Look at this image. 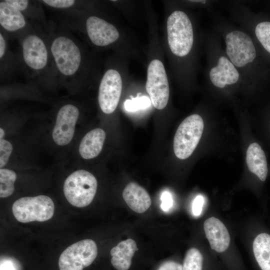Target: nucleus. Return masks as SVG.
Returning a JSON list of instances; mask_svg holds the SVG:
<instances>
[{
  "label": "nucleus",
  "instance_id": "30",
  "mask_svg": "<svg viewBox=\"0 0 270 270\" xmlns=\"http://www.w3.org/2000/svg\"><path fill=\"white\" fill-rule=\"evenodd\" d=\"M204 202V198L201 194L198 195L194 198L192 204V212L194 216H198L200 215Z\"/></svg>",
  "mask_w": 270,
  "mask_h": 270
},
{
  "label": "nucleus",
  "instance_id": "9",
  "mask_svg": "<svg viewBox=\"0 0 270 270\" xmlns=\"http://www.w3.org/2000/svg\"><path fill=\"white\" fill-rule=\"evenodd\" d=\"M146 87L153 106L158 110L164 108L169 99L170 88L164 66L158 59L148 64Z\"/></svg>",
  "mask_w": 270,
  "mask_h": 270
},
{
  "label": "nucleus",
  "instance_id": "4",
  "mask_svg": "<svg viewBox=\"0 0 270 270\" xmlns=\"http://www.w3.org/2000/svg\"><path fill=\"white\" fill-rule=\"evenodd\" d=\"M166 29L172 53L179 57L188 55L194 43L192 26L188 15L181 10L174 11L168 18Z\"/></svg>",
  "mask_w": 270,
  "mask_h": 270
},
{
  "label": "nucleus",
  "instance_id": "13",
  "mask_svg": "<svg viewBox=\"0 0 270 270\" xmlns=\"http://www.w3.org/2000/svg\"><path fill=\"white\" fill-rule=\"evenodd\" d=\"M0 30L7 35L18 37L26 31L32 24L25 15L4 0L0 1Z\"/></svg>",
  "mask_w": 270,
  "mask_h": 270
},
{
  "label": "nucleus",
  "instance_id": "15",
  "mask_svg": "<svg viewBox=\"0 0 270 270\" xmlns=\"http://www.w3.org/2000/svg\"><path fill=\"white\" fill-rule=\"evenodd\" d=\"M217 62L216 66L212 68L209 72L212 83L221 88L236 83L240 78V74L228 58L221 56Z\"/></svg>",
  "mask_w": 270,
  "mask_h": 270
},
{
  "label": "nucleus",
  "instance_id": "20",
  "mask_svg": "<svg viewBox=\"0 0 270 270\" xmlns=\"http://www.w3.org/2000/svg\"><path fill=\"white\" fill-rule=\"evenodd\" d=\"M253 252L262 270H270V235L258 234L253 242Z\"/></svg>",
  "mask_w": 270,
  "mask_h": 270
},
{
  "label": "nucleus",
  "instance_id": "22",
  "mask_svg": "<svg viewBox=\"0 0 270 270\" xmlns=\"http://www.w3.org/2000/svg\"><path fill=\"white\" fill-rule=\"evenodd\" d=\"M8 36L2 30L0 32V60L1 75L11 72L18 62L14 54L9 50Z\"/></svg>",
  "mask_w": 270,
  "mask_h": 270
},
{
  "label": "nucleus",
  "instance_id": "7",
  "mask_svg": "<svg viewBox=\"0 0 270 270\" xmlns=\"http://www.w3.org/2000/svg\"><path fill=\"white\" fill-rule=\"evenodd\" d=\"M202 118L198 114L186 117L180 124L174 139L176 156L184 160L190 156L197 146L204 130Z\"/></svg>",
  "mask_w": 270,
  "mask_h": 270
},
{
  "label": "nucleus",
  "instance_id": "21",
  "mask_svg": "<svg viewBox=\"0 0 270 270\" xmlns=\"http://www.w3.org/2000/svg\"><path fill=\"white\" fill-rule=\"evenodd\" d=\"M9 4L22 12L28 19L46 25L45 16L38 2L26 0H6Z\"/></svg>",
  "mask_w": 270,
  "mask_h": 270
},
{
  "label": "nucleus",
  "instance_id": "19",
  "mask_svg": "<svg viewBox=\"0 0 270 270\" xmlns=\"http://www.w3.org/2000/svg\"><path fill=\"white\" fill-rule=\"evenodd\" d=\"M246 162L248 170L264 182L268 174V165L265 154L256 142L251 144L248 147Z\"/></svg>",
  "mask_w": 270,
  "mask_h": 270
},
{
  "label": "nucleus",
  "instance_id": "18",
  "mask_svg": "<svg viewBox=\"0 0 270 270\" xmlns=\"http://www.w3.org/2000/svg\"><path fill=\"white\" fill-rule=\"evenodd\" d=\"M138 250L134 240L128 238L121 241L110 250L112 264L117 270H128L132 264V259Z\"/></svg>",
  "mask_w": 270,
  "mask_h": 270
},
{
  "label": "nucleus",
  "instance_id": "12",
  "mask_svg": "<svg viewBox=\"0 0 270 270\" xmlns=\"http://www.w3.org/2000/svg\"><path fill=\"white\" fill-rule=\"evenodd\" d=\"M79 114L78 108L74 104H66L60 108L52 132V138L55 144L65 146L71 142Z\"/></svg>",
  "mask_w": 270,
  "mask_h": 270
},
{
  "label": "nucleus",
  "instance_id": "33",
  "mask_svg": "<svg viewBox=\"0 0 270 270\" xmlns=\"http://www.w3.org/2000/svg\"><path fill=\"white\" fill-rule=\"evenodd\" d=\"M5 136V132L3 128H0V139H3Z\"/></svg>",
  "mask_w": 270,
  "mask_h": 270
},
{
  "label": "nucleus",
  "instance_id": "16",
  "mask_svg": "<svg viewBox=\"0 0 270 270\" xmlns=\"http://www.w3.org/2000/svg\"><path fill=\"white\" fill-rule=\"evenodd\" d=\"M122 197L127 205L137 213H143L151 205V199L146 190L136 182H130L124 188Z\"/></svg>",
  "mask_w": 270,
  "mask_h": 270
},
{
  "label": "nucleus",
  "instance_id": "29",
  "mask_svg": "<svg viewBox=\"0 0 270 270\" xmlns=\"http://www.w3.org/2000/svg\"><path fill=\"white\" fill-rule=\"evenodd\" d=\"M16 259L10 257L1 258L0 270H20V264Z\"/></svg>",
  "mask_w": 270,
  "mask_h": 270
},
{
  "label": "nucleus",
  "instance_id": "26",
  "mask_svg": "<svg viewBox=\"0 0 270 270\" xmlns=\"http://www.w3.org/2000/svg\"><path fill=\"white\" fill-rule=\"evenodd\" d=\"M42 3L60 10H78L81 2L74 0H43Z\"/></svg>",
  "mask_w": 270,
  "mask_h": 270
},
{
  "label": "nucleus",
  "instance_id": "11",
  "mask_svg": "<svg viewBox=\"0 0 270 270\" xmlns=\"http://www.w3.org/2000/svg\"><path fill=\"white\" fill-rule=\"evenodd\" d=\"M122 91V79L119 72L113 68L106 70L100 82L98 102L102 111L112 114L116 108Z\"/></svg>",
  "mask_w": 270,
  "mask_h": 270
},
{
  "label": "nucleus",
  "instance_id": "32",
  "mask_svg": "<svg viewBox=\"0 0 270 270\" xmlns=\"http://www.w3.org/2000/svg\"><path fill=\"white\" fill-rule=\"evenodd\" d=\"M157 270H183V267L178 262L168 260L162 264Z\"/></svg>",
  "mask_w": 270,
  "mask_h": 270
},
{
  "label": "nucleus",
  "instance_id": "27",
  "mask_svg": "<svg viewBox=\"0 0 270 270\" xmlns=\"http://www.w3.org/2000/svg\"><path fill=\"white\" fill-rule=\"evenodd\" d=\"M150 100L146 96L136 97L132 100H127L124 104L125 109L128 112H135L148 108Z\"/></svg>",
  "mask_w": 270,
  "mask_h": 270
},
{
  "label": "nucleus",
  "instance_id": "17",
  "mask_svg": "<svg viewBox=\"0 0 270 270\" xmlns=\"http://www.w3.org/2000/svg\"><path fill=\"white\" fill-rule=\"evenodd\" d=\"M106 138V132L100 128H96L87 132L79 145L80 156L86 160L96 157L102 149Z\"/></svg>",
  "mask_w": 270,
  "mask_h": 270
},
{
  "label": "nucleus",
  "instance_id": "5",
  "mask_svg": "<svg viewBox=\"0 0 270 270\" xmlns=\"http://www.w3.org/2000/svg\"><path fill=\"white\" fill-rule=\"evenodd\" d=\"M97 187V180L92 173L84 170H79L66 178L63 190L70 204L78 208H84L93 200Z\"/></svg>",
  "mask_w": 270,
  "mask_h": 270
},
{
  "label": "nucleus",
  "instance_id": "31",
  "mask_svg": "<svg viewBox=\"0 0 270 270\" xmlns=\"http://www.w3.org/2000/svg\"><path fill=\"white\" fill-rule=\"evenodd\" d=\"M161 208L164 212L168 211L172 207L173 200L171 194L168 191H164L161 196Z\"/></svg>",
  "mask_w": 270,
  "mask_h": 270
},
{
  "label": "nucleus",
  "instance_id": "14",
  "mask_svg": "<svg viewBox=\"0 0 270 270\" xmlns=\"http://www.w3.org/2000/svg\"><path fill=\"white\" fill-rule=\"evenodd\" d=\"M204 228L212 249L218 252L228 247L230 238L224 224L218 218L210 217L205 220Z\"/></svg>",
  "mask_w": 270,
  "mask_h": 270
},
{
  "label": "nucleus",
  "instance_id": "6",
  "mask_svg": "<svg viewBox=\"0 0 270 270\" xmlns=\"http://www.w3.org/2000/svg\"><path fill=\"white\" fill-rule=\"evenodd\" d=\"M12 210L16 219L20 222H42L52 217L54 204L52 198L45 195L25 196L14 202Z\"/></svg>",
  "mask_w": 270,
  "mask_h": 270
},
{
  "label": "nucleus",
  "instance_id": "28",
  "mask_svg": "<svg viewBox=\"0 0 270 270\" xmlns=\"http://www.w3.org/2000/svg\"><path fill=\"white\" fill-rule=\"evenodd\" d=\"M13 150L12 144L4 139H0V168H3L8 162Z\"/></svg>",
  "mask_w": 270,
  "mask_h": 270
},
{
  "label": "nucleus",
  "instance_id": "10",
  "mask_svg": "<svg viewBox=\"0 0 270 270\" xmlns=\"http://www.w3.org/2000/svg\"><path fill=\"white\" fill-rule=\"evenodd\" d=\"M226 52L228 59L236 67H244L252 62L256 50L250 36L242 31L234 30L225 37Z\"/></svg>",
  "mask_w": 270,
  "mask_h": 270
},
{
  "label": "nucleus",
  "instance_id": "1",
  "mask_svg": "<svg viewBox=\"0 0 270 270\" xmlns=\"http://www.w3.org/2000/svg\"><path fill=\"white\" fill-rule=\"evenodd\" d=\"M46 38L58 80L66 84H78L84 78L86 63L78 40L66 27L50 30Z\"/></svg>",
  "mask_w": 270,
  "mask_h": 270
},
{
  "label": "nucleus",
  "instance_id": "2",
  "mask_svg": "<svg viewBox=\"0 0 270 270\" xmlns=\"http://www.w3.org/2000/svg\"><path fill=\"white\" fill-rule=\"evenodd\" d=\"M34 26L17 37L20 47V62L29 78L55 82L58 80V74L46 34Z\"/></svg>",
  "mask_w": 270,
  "mask_h": 270
},
{
  "label": "nucleus",
  "instance_id": "8",
  "mask_svg": "<svg viewBox=\"0 0 270 270\" xmlns=\"http://www.w3.org/2000/svg\"><path fill=\"white\" fill-rule=\"evenodd\" d=\"M97 255V246L93 240H80L61 254L58 259L60 270H82L92 263Z\"/></svg>",
  "mask_w": 270,
  "mask_h": 270
},
{
  "label": "nucleus",
  "instance_id": "3",
  "mask_svg": "<svg viewBox=\"0 0 270 270\" xmlns=\"http://www.w3.org/2000/svg\"><path fill=\"white\" fill-rule=\"evenodd\" d=\"M78 10L84 18L77 10L65 12L66 28L85 34L90 42L97 46H108L118 39L119 32L112 24L96 16L84 17L81 11Z\"/></svg>",
  "mask_w": 270,
  "mask_h": 270
},
{
  "label": "nucleus",
  "instance_id": "24",
  "mask_svg": "<svg viewBox=\"0 0 270 270\" xmlns=\"http://www.w3.org/2000/svg\"><path fill=\"white\" fill-rule=\"evenodd\" d=\"M202 261L201 252L196 248H190L186 252L183 270H202Z\"/></svg>",
  "mask_w": 270,
  "mask_h": 270
},
{
  "label": "nucleus",
  "instance_id": "23",
  "mask_svg": "<svg viewBox=\"0 0 270 270\" xmlns=\"http://www.w3.org/2000/svg\"><path fill=\"white\" fill-rule=\"evenodd\" d=\"M16 173L7 168L0 169V197L4 198L11 196L14 190Z\"/></svg>",
  "mask_w": 270,
  "mask_h": 270
},
{
  "label": "nucleus",
  "instance_id": "25",
  "mask_svg": "<svg viewBox=\"0 0 270 270\" xmlns=\"http://www.w3.org/2000/svg\"><path fill=\"white\" fill-rule=\"evenodd\" d=\"M255 34L264 48L270 53V22L258 23L256 27Z\"/></svg>",
  "mask_w": 270,
  "mask_h": 270
}]
</instances>
